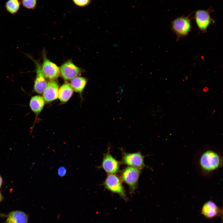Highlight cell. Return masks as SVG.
Wrapping results in <instances>:
<instances>
[{
  "label": "cell",
  "mask_w": 223,
  "mask_h": 223,
  "mask_svg": "<svg viewBox=\"0 0 223 223\" xmlns=\"http://www.w3.org/2000/svg\"><path fill=\"white\" fill-rule=\"evenodd\" d=\"M27 56L34 63L36 67V77L34 85V90L37 93L43 94L46 89L47 83L45 79L40 62L28 55Z\"/></svg>",
  "instance_id": "5b68a950"
},
{
  "label": "cell",
  "mask_w": 223,
  "mask_h": 223,
  "mask_svg": "<svg viewBox=\"0 0 223 223\" xmlns=\"http://www.w3.org/2000/svg\"><path fill=\"white\" fill-rule=\"evenodd\" d=\"M110 148L104 154L101 165L98 168H103L108 174H115L119 170L120 163L111 155Z\"/></svg>",
  "instance_id": "ba28073f"
},
{
  "label": "cell",
  "mask_w": 223,
  "mask_h": 223,
  "mask_svg": "<svg viewBox=\"0 0 223 223\" xmlns=\"http://www.w3.org/2000/svg\"><path fill=\"white\" fill-rule=\"evenodd\" d=\"M74 3L77 5L84 6L88 4L90 0H73Z\"/></svg>",
  "instance_id": "d6986e66"
},
{
  "label": "cell",
  "mask_w": 223,
  "mask_h": 223,
  "mask_svg": "<svg viewBox=\"0 0 223 223\" xmlns=\"http://www.w3.org/2000/svg\"><path fill=\"white\" fill-rule=\"evenodd\" d=\"M20 5L19 0H8L6 3L5 7L8 12L14 14L19 11Z\"/></svg>",
  "instance_id": "e0dca14e"
},
{
  "label": "cell",
  "mask_w": 223,
  "mask_h": 223,
  "mask_svg": "<svg viewBox=\"0 0 223 223\" xmlns=\"http://www.w3.org/2000/svg\"><path fill=\"white\" fill-rule=\"evenodd\" d=\"M73 90L70 84L67 83L63 84L59 90L58 98L60 101L65 103L71 97Z\"/></svg>",
  "instance_id": "5bb4252c"
},
{
  "label": "cell",
  "mask_w": 223,
  "mask_h": 223,
  "mask_svg": "<svg viewBox=\"0 0 223 223\" xmlns=\"http://www.w3.org/2000/svg\"><path fill=\"white\" fill-rule=\"evenodd\" d=\"M141 173V169L130 166L125 168L121 172L120 178L129 186L131 193L137 188Z\"/></svg>",
  "instance_id": "7a4b0ae2"
},
{
  "label": "cell",
  "mask_w": 223,
  "mask_h": 223,
  "mask_svg": "<svg viewBox=\"0 0 223 223\" xmlns=\"http://www.w3.org/2000/svg\"><path fill=\"white\" fill-rule=\"evenodd\" d=\"M103 184L104 187L108 190L118 194L125 200H127V198L121 180L116 174H108Z\"/></svg>",
  "instance_id": "3957f363"
},
{
  "label": "cell",
  "mask_w": 223,
  "mask_h": 223,
  "mask_svg": "<svg viewBox=\"0 0 223 223\" xmlns=\"http://www.w3.org/2000/svg\"><path fill=\"white\" fill-rule=\"evenodd\" d=\"M57 174L61 177L64 176L67 173L66 168L63 166L60 167L57 170Z\"/></svg>",
  "instance_id": "ffe728a7"
},
{
  "label": "cell",
  "mask_w": 223,
  "mask_h": 223,
  "mask_svg": "<svg viewBox=\"0 0 223 223\" xmlns=\"http://www.w3.org/2000/svg\"><path fill=\"white\" fill-rule=\"evenodd\" d=\"M191 28L190 20L187 17H178L172 23V29L176 35L177 40L186 36L190 32Z\"/></svg>",
  "instance_id": "277c9868"
},
{
  "label": "cell",
  "mask_w": 223,
  "mask_h": 223,
  "mask_svg": "<svg viewBox=\"0 0 223 223\" xmlns=\"http://www.w3.org/2000/svg\"><path fill=\"white\" fill-rule=\"evenodd\" d=\"M199 164L203 171L209 173L222 167L223 159L222 156L217 152L208 150L201 155Z\"/></svg>",
  "instance_id": "6da1fadb"
},
{
  "label": "cell",
  "mask_w": 223,
  "mask_h": 223,
  "mask_svg": "<svg viewBox=\"0 0 223 223\" xmlns=\"http://www.w3.org/2000/svg\"><path fill=\"white\" fill-rule=\"evenodd\" d=\"M121 162L128 166L141 169L146 167L144 163V156L140 152L128 153L123 152Z\"/></svg>",
  "instance_id": "8992f818"
},
{
  "label": "cell",
  "mask_w": 223,
  "mask_h": 223,
  "mask_svg": "<svg viewBox=\"0 0 223 223\" xmlns=\"http://www.w3.org/2000/svg\"><path fill=\"white\" fill-rule=\"evenodd\" d=\"M22 5L25 8L34 9L37 4V0H22Z\"/></svg>",
  "instance_id": "ac0fdd59"
},
{
  "label": "cell",
  "mask_w": 223,
  "mask_h": 223,
  "mask_svg": "<svg viewBox=\"0 0 223 223\" xmlns=\"http://www.w3.org/2000/svg\"><path fill=\"white\" fill-rule=\"evenodd\" d=\"M2 177L0 176V188L2 185Z\"/></svg>",
  "instance_id": "7402d4cb"
},
{
  "label": "cell",
  "mask_w": 223,
  "mask_h": 223,
  "mask_svg": "<svg viewBox=\"0 0 223 223\" xmlns=\"http://www.w3.org/2000/svg\"><path fill=\"white\" fill-rule=\"evenodd\" d=\"M6 216V215L5 214L0 213V217H5Z\"/></svg>",
  "instance_id": "cb8c5ba5"
},
{
  "label": "cell",
  "mask_w": 223,
  "mask_h": 223,
  "mask_svg": "<svg viewBox=\"0 0 223 223\" xmlns=\"http://www.w3.org/2000/svg\"><path fill=\"white\" fill-rule=\"evenodd\" d=\"M3 197L2 196L0 192V202L2 200Z\"/></svg>",
  "instance_id": "603a6c76"
},
{
  "label": "cell",
  "mask_w": 223,
  "mask_h": 223,
  "mask_svg": "<svg viewBox=\"0 0 223 223\" xmlns=\"http://www.w3.org/2000/svg\"><path fill=\"white\" fill-rule=\"evenodd\" d=\"M45 104L43 98L39 95L32 97L30 101L29 105L32 111L37 115L42 110Z\"/></svg>",
  "instance_id": "9a60e30c"
},
{
  "label": "cell",
  "mask_w": 223,
  "mask_h": 223,
  "mask_svg": "<svg viewBox=\"0 0 223 223\" xmlns=\"http://www.w3.org/2000/svg\"><path fill=\"white\" fill-rule=\"evenodd\" d=\"M123 92V88L121 87H119L118 91V99L119 101H120L121 99Z\"/></svg>",
  "instance_id": "44dd1931"
},
{
  "label": "cell",
  "mask_w": 223,
  "mask_h": 223,
  "mask_svg": "<svg viewBox=\"0 0 223 223\" xmlns=\"http://www.w3.org/2000/svg\"><path fill=\"white\" fill-rule=\"evenodd\" d=\"M87 81L85 78L81 77H76L72 79L70 85L76 92L81 93L84 89Z\"/></svg>",
  "instance_id": "2e32d148"
},
{
  "label": "cell",
  "mask_w": 223,
  "mask_h": 223,
  "mask_svg": "<svg viewBox=\"0 0 223 223\" xmlns=\"http://www.w3.org/2000/svg\"><path fill=\"white\" fill-rule=\"evenodd\" d=\"M28 218L25 213L19 211L11 212L7 216L6 223H28Z\"/></svg>",
  "instance_id": "4fadbf2b"
},
{
  "label": "cell",
  "mask_w": 223,
  "mask_h": 223,
  "mask_svg": "<svg viewBox=\"0 0 223 223\" xmlns=\"http://www.w3.org/2000/svg\"><path fill=\"white\" fill-rule=\"evenodd\" d=\"M222 208L211 200L207 201L203 204L201 211V214L208 219L221 216H222Z\"/></svg>",
  "instance_id": "30bf717a"
},
{
  "label": "cell",
  "mask_w": 223,
  "mask_h": 223,
  "mask_svg": "<svg viewBox=\"0 0 223 223\" xmlns=\"http://www.w3.org/2000/svg\"><path fill=\"white\" fill-rule=\"evenodd\" d=\"M59 73L64 80H72L76 77L81 72V69L71 61L62 65L59 68Z\"/></svg>",
  "instance_id": "9c48e42d"
},
{
  "label": "cell",
  "mask_w": 223,
  "mask_h": 223,
  "mask_svg": "<svg viewBox=\"0 0 223 223\" xmlns=\"http://www.w3.org/2000/svg\"><path fill=\"white\" fill-rule=\"evenodd\" d=\"M42 58V68L45 77L50 80L57 79L59 74V68L47 59L45 51L43 52Z\"/></svg>",
  "instance_id": "52a82bcc"
},
{
  "label": "cell",
  "mask_w": 223,
  "mask_h": 223,
  "mask_svg": "<svg viewBox=\"0 0 223 223\" xmlns=\"http://www.w3.org/2000/svg\"><path fill=\"white\" fill-rule=\"evenodd\" d=\"M195 18L199 30L203 33H205L212 21L209 13L205 10H198L195 13Z\"/></svg>",
  "instance_id": "8fae6325"
},
{
  "label": "cell",
  "mask_w": 223,
  "mask_h": 223,
  "mask_svg": "<svg viewBox=\"0 0 223 223\" xmlns=\"http://www.w3.org/2000/svg\"><path fill=\"white\" fill-rule=\"evenodd\" d=\"M59 86L55 81L50 80L43 93L44 100L46 103H50L56 100L58 97Z\"/></svg>",
  "instance_id": "7c38bea8"
}]
</instances>
